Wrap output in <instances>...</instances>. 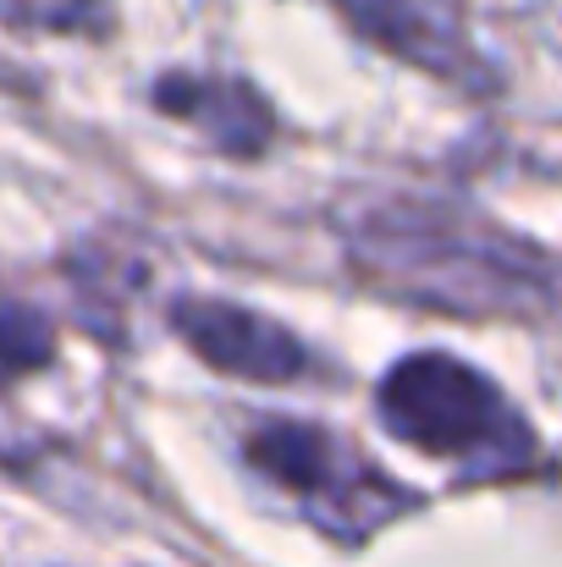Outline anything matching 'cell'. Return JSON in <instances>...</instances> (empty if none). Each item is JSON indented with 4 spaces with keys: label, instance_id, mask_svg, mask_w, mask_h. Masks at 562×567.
I'll return each instance as SVG.
<instances>
[{
    "label": "cell",
    "instance_id": "cell-1",
    "mask_svg": "<svg viewBox=\"0 0 562 567\" xmlns=\"http://www.w3.org/2000/svg\"><path fill=\"white\" fill-rule=\"evenodd\" d=\"M380 419L430 457H486L513 463L524 430L491 391V380L447 353H413L380 380Z\"/></svg>",
    "mask_w": 562,
    "mask_h": 567
},
{
    "label": "cell",
    "instance_id": "cell-2",
    "mask_svg": "<svg viewBox=\"0 0 562 567\" xmlns=\"http://www.w3.org/2000/svg\"><path fill=\"white\" fill-rule=\"evenodd\" d=\"M172 326L183 331V342L215 364L221 375H243V380H293L304 370V348L293 331H282L276 320L226 303V298H193L172 309Z\"/></svg>",
    "mask_w": 562,
    "mask_h": 567
},
{
    "label": "cell",
    "instance_id": "cell-3",
    "mask_svg": "<svg viewBox=\"0 0 562 567\" xmlns=\"http://www.w3.org/2000/svg\"><path fill=\"white\" fill-rule=\"evenodd\" d=\"M359 33H370L375 44H386L391 55L436 72V78H452V83H480V61L452 17L447 0H337Z\"/></svg>",
    "mask_w": 562,
    "mask_h": 567
},
{
    "label": "cell",
    "instance_id": "cell-4",
    "mask_svg": "<svg viewBox=\"0 0 562 567\" xmlns=\"http://www.w3.org/2000/svg\"><path fill=\"white\" fill-rule=\"evenodd\" d=\"M155 100L166 111H177L187 122H198L226 155H259L270 138V111L254 89L243 83H193V78H166L155 89Z\"/></svg>",
    "mask_w": 562,
    "mask_h": 567
},
{
    "label": "cell",
    "instance_id": "cell-5",
    "mask_svg": "<svg viewBox=\"0 0 562 567\" xmlns=\"http://www.w3.org/2000/svg\"><path fill=\"white\" fill-rule=\"evenodd\" d=\"M248 457H254L270 480H282V485H293V491H326V485H331V441H326L315 424L270 419V424L254 430Z\"/></svg>",
    "mask_w": 562,
    "mask_h": 567
},
{
    "label": "cell",
    "instance_id": "cell-6",
    "mask_svg": "<svg viewBox=\"0 0 562 567\" xmlns=\"http://www.w3.org/2000/svg\"><path fill=\"white\" fill-rule=\"evenodd\" d=\"M50 359V326L33 309H6L0 315V375H22Z\"/></svg>",
    "mask_w": 562,
    "mask_h": 567
},
{
    "label": "cell",
    "instance_id": "cell-7",
    "mask_svg": "<svg viewBox=\"0 0 562 567\" xmlns=\"http://www.w3.org/2000/svg\"><path fill=\"white\" fill-rule=\"evenodd\" d=\"M100 0H0V17L11 22H44V28H83L94 22Z\"/></svg>",
    "mask_w": 562,
    "mask_h": 567
}]
</instances>
